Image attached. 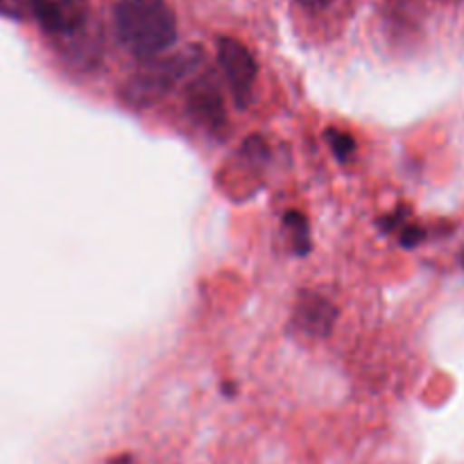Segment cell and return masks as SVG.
<instances>
[{"label":"cell","instance_id":"cell-1","mask_svg":"<svg viewBox=\"0 0 464 464\" xmlns=\"http://www.w3.org/2000/svg\"><path fill=\"white\" fill-rule=\"evenodd\" d=\"M113 23L121 44L140 59L157 57L177 39V18L166 0H118Z\"/></svg>","mask_w":464,"mask_h":464},{"label":"cell","instance_id":"cell-2","mask_svg":"<svg viewBox=\"0 0 464 464\" xmlns=\"http://www.w3.org/2000/svg\"><path fill=\"white\" fill-rule=\"evenodd\" d=\"M202 48H184L181 53L154 59L148 66L125 82L121 89L122 102L134 109H148L166 98L179 82H184L190 72L198 71L202 63Z\"/></svg>","mask_w":464,"mask_h":464},{"label":"cell","instance_id":"cell-3","mask_svg":"<svg viewBox=\"0 0 464 464\" xmlns=\"http://www.w3.org/2000/svg\"><path fill=\"white\" fill-rule=\"evenodd\" d=\"M218 59H220L222 71H225L227 80H229L236 104H238L240 109L247 107V102L252 100L254 82H256L258 75V66L254 54L249 53L238 39L220 36V39H218Z\"/></svg>","mask_w":464,"mask_h":464},{"label":"cell","instance_id":"cell-4","mask_svg":"<svg viewBox=\"0 0 464 464\" xmlns=\"http://www.w3.org/2000/svg\"><path fill=\"white\" fill-rule=\"evenodd\" d=\"M39 25L53 36H72L86 23V0H30Z\"/></svg>","mask_w":464,"mask_h":464},{"label":"cell","instance_id":"cell-5","mask_svg":"<svg viewBox=\"0 0 464 464\" xmlns=\"http://www.w3.org/2000/svg\"><path fill=\"white\" fill-rule=\"evenodd\" d=\"M188 111L193 113L195 121L208 131L218 134L227 127V109L225 100H222L218 84L211 77H202L195 82L188 91Z\"/></svg>","mask_w":464,"mask_h":464},{"label":"cell","instance_id":"cell-6","mask_svg":"<svg viewBox=\"0 0 464 464\" xmlns=\"http://www.w3.org/2000/svg\"><path fill=\"white\" fill-rule=\"evenodd\" d=\"M335 320H338V311L329 299H324L317 293H304L299 299L297 308H295V322L299 329L306 334L315 335V338H324L331 334Z\"/></svg>","mask_w":464,"mask_h":464},{"label":"cell","instance_id":"cell-7","mask_svg":"<svg viewBox=\"0 0 464 464\" xmlns=\"http://www.w3.org/2000/svg\"><path fill=\"white\" fill-rule=\"evenodd\" d=\"M285 229L290 231V240H293V247L299 256H306L311 252V231H308V220L304 213L299 211H288L284 216Z\"/></svg>","mask_w":464,"mask_h":464},{"label":"cell","instance_id":"cell-8","mask_svg":"<svg viewBox=\"0 0 464 464\" xmlns=\"http://www.w3.org/2000/svg\"><path fill=\"white\" fill-rule=\"evenodd\" d=\"M326 139H329L331 150H334L335 157H338L340 161H347V159L356 152V143H353L352 136L344 134V131L329 130L326 131Z\"/></svg>","mask_w":464,"mask_h":464},{"label":"cell","instance_id":"cell-9","mask_svg":"<svg viewBox=\"0 0 464 464\" xmlns=\"http://www.w3.org/2000/svg\"><path fill=\"white\" fill-rule=\"evenodd\" d=\"M421 240H424V229H420V227H403L401 231L403 247H417Z\"/></svg>","mask_w":464,"mask_h":464},{"label":"cell","instance_id":"cell-10","mask_svg":"<svg viewBox=\"0 0 464 464\" xmlns=\"http://www.w3.org/2000/svg\"><path fill=\"white\" fill-rule=\"evenodd\" d=\"M0 16H21V0H0Z\"/></svg>","mask_w":464,"mask_h":464},{"label":"cell","instance_id":"cell-11","mask_svg":"<svg viewBox=\"0 0 464 464\" xmlns=\"http://www.w3.org/2000/svg\"><path fill=\"white\" fill-rule=\"evenodd\" d=\"M299 3L304 5V7H311V9H322L326 7V5H331L334 0H299Z\"/></svg>","mask_w":464,"mask_h":464},{"label":"cell","instance_id":"cell-12","mask_svg":"<svg viewBox=\"0 0 464 464\" xmlns=\"http://www.w3.org/2000/svg\"><path fill=\"white\" fill-rule=\"evenodd\" d=\"M111 464H130V458H118V460L116 462H111Z\"/></svg>","mask_w":464,"mask_h":464}]
</instances>
